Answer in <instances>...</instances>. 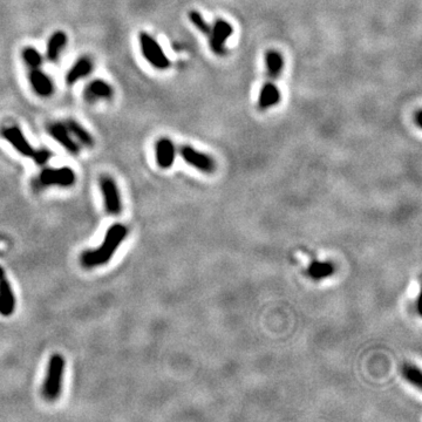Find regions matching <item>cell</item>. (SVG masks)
I'll list each match as a JSON object with an SVG mask.
<instances>
[{
  "label": "cell",
  "instance_id": "cell-1",
  "mask_svg": "<svg viewBox=\"0 0 422 422\" xmlns=\"http://www.w3.org/2000/svg\"><path fill=\"white\" fill-rule=\"evenodd\" d=\"M266 65V81L261 88L258 96V108L261 110H268L273 108L280 102L281 94L277 87L276 80L283 73L284 58L278 51L271 50L265 54Z\"/></svg>",
  "mask_w": 422,
  "mask_h": 422
},
{
  "label": "cell",
  "instance_id": "cell-2",
  "mask_svg": "<svg viewBox=\"0 0 422 422\" xmlns=\"http://www.w3.org/2000/svg\"><path fill=\"white\" fill-rule=\"evenodd\" d=\"M128 235L125 225L116 223L110 227L106 232L105 239L101 245L94 250L85 251L81 256V264L87 269L98 268L108 263L115 255L118 246Z\"/></svg>",
  "mask_w": 422,
  "mask_h": 422
},
{
  "label": "cell",
  "instance_id": "cell-3",
  "mask_svg": "<svg viewBox=\"0 0 422 422\" xmlns=\"http://www.w3.org/2000/svg\"><path fill=\"white\" fill-rule=\"evenodd\" d=\"M65 365V359L61 354H53L48 361L46 377L43 386V394L48 401H55L60 397Z\"/></svg>",
  "mask_w": 422,
  "mask_h": 422
},
{
  "label": "cell",
  "instance_id": "cell-4",
  "mask_svg": "<svg viewBox=\"0 0 422 422\" xmlns=\"http://www.w3.org/2000/svg\"><path fill=\"white\" fill-rule=\"evenodd\" d=\"M139 44L141 53L150 66L158 70H165L170 67L172 62L153 35L147 32H141L139 34Z\"/></svg>",
  "mask_w": 422,
  "mask_h": 422
},
{
  "label": "cell",
  "instance_id": "cell-5",
  "mask_svg": "<svg viewBox=\"0 0 422 422\" xmlns=\"http://www.w3.org/2000/svg\"><path fill=\"white\" fill-rule=\"evenodd\" d=\"M76 181V175L70 166L45 168L40 173L39 182L43 187H72Z\"/></svg>",
  "mask_w": 422,
  "mask_h": 422
},
{
  "label": "cell",
  "instance_id": "cell-6",
  "mask_svg": "<svg viewBox=\"0 0 422 422\" xmlns=\"http://www.w3.org/2000/svg\"><path fill=\"white\" fill-rule=\"evenodd\" d=\"M234 34V27L229 21L224 19H216L211 26V33L209 35V45L211 51L218 57L227 54V41Z\"/></svg>",
  "mask_w": 422,
  "mask_h": 422
},
{
  "label": "cell",
  "instance_id": "cell-7",
  "mask_svg": "<svg viewBox=\"0 0 422 422\" xmlns=\"http://www.w3.org/2000/svg\"><path fill=\"white\" fill-rule=\"evenodd\" d=\"M179 151L183 160L186 161L189 165L194 166L195 169L205 174H211L215 172L216 164H215L214 158L209 156L208 154L202 153V151L195 149V148L191 146H187V144L181 146Z\"/></svg>",
  "mask_w": 422,
  "mask_h": 422
},
{
  "label": "cell",
  "instance_id": "cell-8",
  "mask_svg": "<svg viewBox=\"0 0 422 422\" xmlns=\"http://www.w3.org/2000/svg\"><path fill=\"white\" fill-rule=\"evenodd\" d=\"M100 189H101L106 210L110 215H120L122 211V202L115 181L110 176H102L100 179Z\"/></svg>",
  "mask_w": 422,
  "mask_h": 422
},
{
  "label": "cell",
  "instance_id": "cell-9",
  "mask_svg": "<svg viewBox=\"0 0 422 422\" xmlns=\"http://www.w3.org/2000/svg\"><path fill=\"white\" fill-rule=\"evenodd\" d=\"M47 133L52 139L57 141L69 154L77 155L80 153L79 143L70 135L65 122H52L47 125Z\"/></svg>",
  "mask_w": 422,
  "mask_h": 422
},
{
  "label": "cell",
  "instance_id": "cell-10",
  "mask_svg": "<svg viewBox=\"0 0 422 422\" xmlns=\"http://www.w3.org/2000/svg\"><path fill=\"white\" fill-rule=\"evenodd\" d=\"M2 135L23 156H32L34 153V148L31 146L28 140L25 138L23 131L18 125H9L3 128Z\"/></svg>",
  "mask_w": 422,
  "mask_h": 422
},
{
  "label": "cell",
  "instance_id": "cell-11",
  "mask_svg": "<svg viewBox=\"0 0 422 422\" xmlns=\"http://www.w3.org/2000/svg\"><path fill=\"white\" fill-rule=\"evenodd\" d=\"M28 80L34 93L40 98H51L54 94L55 87L52 77L40 68L31 69L28 74Z\"/></svg>",
  "mask_w": 422,
  "mask_h": 422
},
{
  "label": "cell",
  "instance_id": "cell-12",
  "mask_svg": "<svg viewBox=\"0 0 422 422\" xmlns=\"http://www.w3.org/2000/svg\"><path fill=\"white\" fill-rule=\"evenodd\" d=\"M114 96V88L112 85L102 79H95L91 81L83 90V99L90 103L98 101L112 100Z\"/></svg>",
  "mask_w": 422,
  "mask_h": 422
},
{
  "label": "cell",
  "instance_id": "cell-13",
  "mask_svg": "<svg viewBox=\"0 0 422 422\" xmlns=\"http://www.w3.org/2000/svg\"><path fill=\"white\" fill-rule=\"evenodd\" d=\"M155 157L160 168L169 169L176 157V147L173 141L169 138L158 139L155 144Z\"/></svg>",
  "mask_w": 422,
  "mask_h": 422
},
{
  "label": "cell",
  "instance_id": "cell-14",
  "mask_svg": "<svg viewBox=\"0 0 422 422\" xmlns=\"http://www.w3.org/2000/svg\"><path fill=\"white\" fill-rule=\"evenodd\" d=\"M16 310V297H14L12 286L6 278L5 271L0 266V314L10 317Z\"/></svg>",
  "mask_w": 422,
  "mask_h": 422
},
{
  "label": "cell",
  "instance_id": "cell-15",
  "mask_svg": "<svg viewBox=\"0 0 422 422\" xmlns=\"http://www.w3.org/2000/svg\"><path fill=\"white\" fill-rule=\"evenodd\" d=\"M93 69L94 62L92 60V58L87 57V55H83V57L77 59L73 64L72 67L68 69V72L65 76L66 82H67L68 86H73V85L79 82L80 80H82L86 76L90 75V74L93 72Z\"/></svg>",
  "mask_w": 422,
  "mask_h": 422
},
{
  "label": "cell",
  "instance_id": "cell-16",
  "mask_svg": "<svg viewBox=\"0 0 422 422\" xmlns=\"http://www.w3.org/2000/svg\"><path fill=\"white\" fill-rule=\"evenodd\" d=\"M68 44V36L64 31H55L50 36L46 46V59L52 64L58 62Z\"/></svg>",
  "mask_w": 422,
  "mask_h": 422
},
{
  "label": "cell",
  "instance_id": "cell-17",
  "mask_svg": "<svg viewBox=\"0 0 422 422\" xmlns=\"http://www.w3.org/2000/svg\"><path fill=\"white\" fill-rule=\"evenodd\" d=\"M66 127L70 133V135L73 136L74 140H76L77 143L82 144L85 147L92 148L94 146V139L93 136L91 135V133L87 131L83 125H81L79 122L73 120V118H68V120L65 121Z\"/></svg>",
  "mask_w": 422,
  "mask_h": 422
},
{
  "label": "cell",
  "instance_id": "cell-18",
  "mask_svg": "<svg viewBox=\"0 0 422 422\" xmlns=\"http://www.w3.org/2000/svg\"><path fill=\"white\" fill-rule=\"evenodd\" d=\"M334 273V265L331 262L313 261L307 268V275L314 280H321Z\"/></svg>",
  "mask_w": 422,
  "mask_h": 422
},
{
  "label": "cell",
  "instance_id": "cell-19",
  "mask_svg": "<svg viewBox=\"0 0 422 422\" xmlns=\"http://www.w3.org/2000/svg\"><path fill=\"white\" fill-rule=\"evenodd\" d=\"M21 58H23L25 65L27 66L29 69L40 68L44 62L41 53L33 46L25 47L23 52H21Z\"/></svg>",
  "mask_w": 422,
  "mask_h": 422
},
{
  "label": "cell",
  "instance_id": "cell-20",
  "mask_svg": "<svg viewBox=\"0 0 422 422\" xmlns=\"http://www.w3.org/2000/svg\"><path fill=\"white\" fill-rule=\"evenodd\" d=\"M189 20L195 26V28L197 29V31H199L202 34H204L209 38L211 33V25L206 23V20L203 18V16L198 11H190V12H189Z\"/></svg>",
  "mask_w": 422,
  "mask_h": 422
},
{
  "label": "cell",
  "instance_id": "cell-21",
  "mask_svg": "<svg viewBox=\"0 0 422 422\" xmlns=\"http://www.w3.org/2000/svg\"><path fill=\"white\" fill-rule=\"evenodd\" d=\"M402 375L405 376V379L410 383L414 386L417 388H421L422 385V374L421 371L414 365H403L402 367Z\"/></svg>",
  "mask_w": 422,
  "mask_h": 422
},
{
  "label": "cell",
  "instance_id": "cell-22",
  "mask_svg": "<svg viewBox=\"0 0 422 422\" xmlns=\"http://www.w3.org/2000/svg\"><path fill=\"white\" fill-rule=\"evenodd\" d=\"M52 156V153L48 149H40V150H34L32 157L34 158L36 164H45L48 162Z\"/></svg>",
  "mask_w": 422,
  "mask_h": 422
},
{
  "label": "cell",
  "instance_id": "cell-23",
  "mask_svg": "<svg viewBox=\"0 0 422 422\" xmlns=\"http://www.w3.org/2000/svg\"><path fill=\"white\" fill-rule=\"evenodd\" d=\"M421 116H422V113H421V110H417L416 112V114H415V122H416V124L419 125H421Z\"/></svg>",
  "mask_w": 422,
  "mask_h": 422
}]
</instances>
